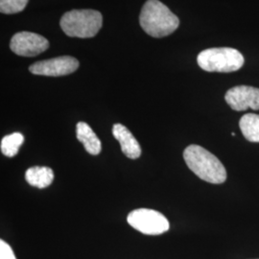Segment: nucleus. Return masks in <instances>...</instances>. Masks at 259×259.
I'll list each match as a JSON object with an SVG mask.
<instances>
[{
	"mask_svg": "<svg viewBox=\"0 0 259 259\" xmlns=\"http://www.w3.org/2000/svg\"><path fill=\"white\" fill-rule=\"evenodd\" d=\"M188 168L201 180L213 185H221L227 180V170L222 162L209 151L199 145H189L184 151Z\"/></svg>",
	"mask_w": 259,
	"mask_h": 259,
	"instance_id": "f257e3e1",
	"label": "nucleus"
},
{
	"mask_svg": "<svg viewBox=\"0 0 259 259\" xmlns=\"http://www.w3.org/2000/svg\"><path fill=\"white\" fill-rule=\"evenodd\" d=\"M139 23L149 36L163 37L176 31L180 19L162 2L147 0L141 10Z\"/></svg>",
	"mask_w": 259,
	"mask_h": 259,
	"instance_id": "f03ea898",
	"label": "nucleus"
},
{
	"mask_svg": "<svg viewBox=\"0 0 259 259\" xmlns=\"http://www.w3.org/2000/svg\"><path fill=\"white\" fill-rule=\"evenodd\" d=\"M103 17L96 10H72L62 17L60 25L68 37L88 38L96 36L102 27Z\"/></svg>",
	"mask_w": 259,
	"mask_h": 259,
	"instance_id": "7ed1b4c3",
	"label": "nucleus"
},
{
	"mask_svg": "<svg viewBox=\"0 0 259 259\" xmlns=\"http://www.w3.org/2000/svg\"><path fill=\"white\" fill-rule=\"evenodd\" d=\"M199 66L208 72H233L244 65V57L231 47L209 48L202 51L197 58Z\"/></svg>",
	"mask_w": 259,
	"mask_h": 259,
	"instance_id": "20e7f679",
	"label": "nucleus"
},
{
	"mask_svg": "<svg viewBox=\"0 0 259 259\" xmlns=\"http://www.w3.org/2000/svg\"><path fill=\"white\" fill-rule=\"evenodd\" d=\"M127 221L135 230L147 235H159L170 228L163 214L149 208H139L132 211L127 217Z\"/></svg>",
	"mask_w": 259,
	"mask_h": 259,
	"instance_id": "39448f33",
	"label": "nucleus"
},
{
	"mask_svg": "<svg viewBox=\"0 0 259 259\" xmlns=\"http://www.w3.org/2000/svg\"><path fill=\"white\" fill-rule=\"evenodd\" d=\"M78 67L79 62L77 59L70 56H62L37 62L29 67V70L35 75L59 77L71 74Z\"/></svg>",
	"mask_w": 259,
	"mask_h": 259,
	"instance_id": "423d86ee",
	"label": "nucleus"
},
{
	"mask_svg": "<svg viewBox=\"0 0 259 259\" xmlns=\"http://www.w3.org/2000/svg\"><path fill=\"white\" fill-rule=\"evenodd\" d=\"M49 47L47 38L32 32H19L11 39L10 48L17 55L34 57L38 55Z\"/></svg>",
	"mask_w": 259,
	"mask_h": 259,
	"instance_id": "0eeeda50",
	"label": "nucleus"
},
{
	"mask_svg": "<svg viewBox=\"0 0 259 259\" xmlns=\"http://www.w3.org/2000/svg\"><path fill=\"white\" fill-rule=\"evenodd\" d=\"M226 102L237 111L251 109L259 110V89L250 85H237L229 90L225 95Z\"/></svg>",
	"mask_w": 259,
	"mask_h": 259,
	"instance_id": "6e6552de",
	"label": "nucleus"
},
{
	"mask_svg": "<svg viewBox=\"0 0 259 259\" xmlns=\"http://www.w3.org/2000/svg\"><path fill=\"white\" fill-rule=\"evenodd\" d=\"M112 135L114 139L120 143L123 154L129 158L136 159L141 155V147L139 141L133 136L128 128L122 124H114L112 127Z\"/></svg>",
	"mask_w": 259,
	"mask_h": 259,
	"instance_id": "1a4fd4ad",
	"label": "nucleus"
},
{
	"mask_svg": "<svg viewBox=\"0 0 259 259\" xmlns=\"http://www.w3.org/2000/svg\"><path fill=\"white\" fill-rule=\"evenodd\" d=\"M76 137L83 144L85 151L89 154L93 156L100 154L102 150L101 141L89 124L84 122H79L76 126Z\"/></svg>",
	"mask_w": 259,
	"mask_h": 259,
	"instance_id": "9d476101",
	"label": "nucleus"
},
{
	"mask_svg": "<svg viewBox=\"0 0 259 259\" xmlns=\"http://www.w3.org/2000/svg\"><path fill=\"white\" fill-rule=\"evenodd\" d=\"M25 179L29 185L42 189L52 184L54 180V173L49 167L33 166L27 169Z\"/></svg>",
	"mask_w": 259,
	"mask_h": 259,
	"instance_id": "9b49d317",
	"label": "nucleus"
},
{
	"mask_svg": "<svg viewBox=\"0 0 259 259\" xmlns=\"http://www.w3.org/2000/svg\"><path fill=\"white\" fill-rule=\"evenodd\" d=\"M239 127L245 139L250 142H259V114L247 113L241 117Z\"/></svg>",
	"mask_w": 259,
	"mask_h": 259,
	"instance_id": "f8f14e48",
	"label": "nucleus"
},
{
	"mask_svg": "<svg viewBox=\"0 0 259 259\" xmlns=\"http://www.w3.org/2000/svg\"><path fill=\"white\" fill-rule=\"evenodd\" d=\"M24 141V137L20 133H13L5 136L1 140L0 149L4 156L8 157H15L19 153V148Z\"/></svg>",
	"mask_w": 259,
	"mask_h": 259,
	"instance_id": "ddd939ff",
	"label": "nucleus"
},
{
	"mask_svg": "<svg viewBox=\"0 0 259 259\" xmlns=\"http://www.w3.org/2000/svg\"><path fill=\"white\" fill-rule=\"evenodd\" d=\"M29 0H0V12L12 15L25 9Z\"/></svg>",
	"mask_w": 259,
	"mask_h": 259,
	"instance_id": "4468645a",
	"label": "nucleus"
},
{
	"mask_svg": "<svg viewBox=\"0 0 259 259\" xmlns=\"http://www.w3.org/2000/svg\"><path fill=\"white\" fill-rule=\"evenodd\" d=\"M0 259H17L11 246L4 240H0Z\"/></svg>",
	"mask_w": 259,
	"mask_h": 259,
	"instance_id": "2eb2a0df",
	"label": "nucleus"
}]
</instances>
